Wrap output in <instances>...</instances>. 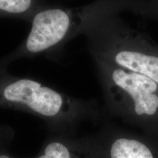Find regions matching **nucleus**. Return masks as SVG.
<instances>
[{"label": "nucleus", "mask_w": 158, "mask_h": 158, "mask_svg": "<svg viewBox=\"0 0 158 158\" xmlns=\"http://www.w3.org/2000/svg\"><path fill=\"white\" fill-rule=\"evenodd\" d=\"M114 61L116 64L121 67V69H127L158 83V57L122 49L114 54Z\"/></svg>", "instance_id": "7ed1b4c3"}, {"label": "nucleus", "mask_w": 158, "mask_h": 158, "mask_svg": "<svg viewBox=\"0 0 158 158\" xmlns=\"http://www.w3.org/2000/svg\"><path fill=\"white\" fill-rule=\"evenodd\" d=\"M0 158H13L12 156H10L9 154L4 151H1L0 150Z\"/></svg>", "instance_id": "0eeeda50"}, {"label": "nucleus", "mask_w": 158, "mask_h": 158, "mask_svg": "<svg viewBox=\"0 0 158 158\" xmlns=\"http://www.w3.org/2000/svg\"><path fill=\"white\" fill-rule=\"evenodd\" d=\"M0 108L22 110L41 118L51 129L73 131L90 113L81 99L55 89L33 78L18 77L0 67Z\"/></svg>", "instance_id": "f257e3e1"}, {"label": "nucleus", "mask_w": 158, "mask_h": 158, "mask_svg": "<svg viewBox=\"0 0 158 158\" xmlns=\"http://www.w3.org/2000/svg\"><path fill=\"white\" fill-rule=\"evenodd\" d=\"M35 158H90L81 139L56 137L43 147Z\"/></svg>", "instance_id": "20e7f679"}, {"label": "nucleus", "mask_w": 158, "mask_h": 158, "mask_svg": "<svg viewBox=\"0 0 158 158\" xmlns=\"http://www.w3.org/2000/svg\"><path fill=\"white\" fill-rule=\"evenodd\" d=\"M43 7L40 0H0V18H17L30 22Z\"/></svg>", "instance_id": "39448f33"}, {"label": "nucleus", "mask_w": 158, "mask_h": 158, "mask_svg": "<svg viewBox=\"0 0 158 158\" xmlns=\"http://www.w3.org/2000/svg\"><path fill=\"white\" fill-rule=\"evenodd\" d=\"M110 158H154L145 144L136 140L118 138L112 143Z\"/></svg>", "instance_id": "423d86ee"}, {"label": "nucleus", "mask_w": 158, "mask_h": 158, "mask_svg": "<svg viewBox=\"0 0 158 158\" xmlns=\"http://www.w3.org/2000/svg\"><path fill=\"white\" fill-rule=\"evenodd\" d=\"M110 81L116 89L131 98L138 115H153L158 108L157 89L155 81L148 77L123 69L115 68L110 73Z\"/></svg>", "instance_id": "f03ea898"}]
</instances>
